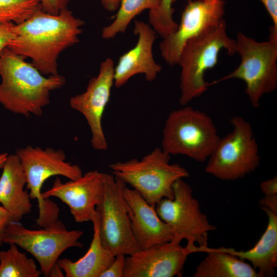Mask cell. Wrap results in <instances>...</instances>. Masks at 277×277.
<instances>
[{
  "label": "cell",
  "instance_id": "cell-12",
  "mask_svg": "<svg viewBox=\"0 0 277 277\" xmlns=\"http://www.w3.org/2000/svg\"><path fill=\"white\" fill-rule=\"evenodd\" d=\"M225 10L224 0H188L177 29L159 45L165 61L170 66L176 65L185 43L219 24Z\"/></svg>",
  "mask_w": 277,
  "mask_h": 277
},
{
  "label": "cell",
  "instance_id": "cell-2",
  "mask_svg": "<svg viewBox=\"0 0 277 277\" xmlns=\"http://www.w3.org/2000/svg\"><path fill=\"white\" fill-rule=\"evenodd\" d=\"M25 59L7 48L0 54V104L15 114L39 116L50 103L51 92L63 87L66 80L59 74H43Z\"/></svg>",
  "mask_w": 277,
  "mask_h": 277
},
{
  "label": "cell",
  "instance_id": "cell-4",
  "mask_svg": "<svg viewBox=\"0 0 277 277\" xmlns=\"http://www.w3.org/2000/svg\"><path fill=\"white\" fill-rule=\"evenodd\" d=\"M170 155L156 147L142 159L117 162L109 165L115 177L137 191L151 206L163 199H173V185L180 179L189 177L188 171L170 163Z\"/></svg>",
  "mask_w": 277,
  "mask_h": 277
},
{
  "label": "cell",
  "instance_id": "cell-30",
  "mask_svg": "<svg viewBox=\"0 0 277 277\" xmlns=\"http://www.w3.org/2000/svg\"><path fill=\"white\" fill-rule=\"evenodd\" d=\"M260 189L264 195L277 194V177L263 181L260 185Z\"/></svg>",
  "mask_w": 277,
  "mask_h": 277
},
{
  "label": "cell",
  "instance_id": "cell-26",
  "mask_svg": "<svg viewBox=\"0 0 277 277\" xmlns=\"http://www.w3.org/2000/svg\"><path fill=\"white\" fill-rule=\"evenodd\" d=\"M125 261V255L121 254L116 255L114 260L101 274L100 277H123Z\"/></svg>",
  "mask_w": 277,
  "mask_h": 277
},
{
  "label": "cell",
  "instance_id": "cell-22",
  "mask_svg": "<svg viewBox=\"0 0 277 277\" xmlns=\"http://www.w3.org/2000/svg\"><path fill=\"white\" fill-rule=\"evenodd\" d=\"M161 0H120V6L113 22L103 28L102 37L106 39L124 33L131 21L146 9L149 14L155 13L159 10Z\"/></svg>",
  "mask_w": 277,
  "mask_h": 277
},
{
  "label": "cell",
  "instance_id": "cell-5",
  "mask_svg": "<svg viewBox=\"0 0 277 277\" xmlns=\"http://www.w3.org/2000/svg\"><path fill=\"white\" fill-rule=\"evenodd\" d=\"M235 42L236 53L241 57L239 66L209 83V86L229 79L241 80L251 105L258 108L262 97L277 87V31L271 27L269 39L264 42H258L239 32Z\"/></svg>",
  "mask_w": 277,
  "mask_h": 277
},
{
  "label": "cell",
  "instance_id": "cell-15",
  "mask_svg": "<svg viewBox=\"0 0 277 277\" xmlns=\"http://www.w3.org/2000/svg\"><path fill=\"white\" fill-rule=\"evenodd\" d=\"M192 250L171 242L158 244L126 257L123 277L181 276Z\"/></svg>",
  "mask_w": 277,
  "mask_h": 277
},
{
  "label": "cell",
  "instance_id": "cell-31",
  "mask_svg": "<svg viewBox=\"0 0 277 277\" xmlns=\"http://www.w3.org/2000/svg\"><path fill=\"white\" fill-rule=\"evenodd\" d=\"M11 222L9 213L2 206L0 205V246L3 243V235L5 229Z\"/></svg>",
  "mask_w": 277,
  "mask_h": 277
},
{
  "label": "cell",
  "instance_id": "cell-8",
  "mask_svg": "<svg viewBox=\"0 0 277 277\" xmlns=\"http://www.w3.org/2000/svg\"><path fill=\"white\" fill-rule=\"evenodd\" d=\"M232 131L220 138L208 158L205 171L225 181H234L253 172L260 162L251 124L240 116L230 120Z\"/></svg>",
  "mask_w": 277,
  "mask_h": 277
},
{
  "label": "cell",
  "instance_id": "cell-27",
  "mask_svg": "<svg viewBox=\"0 0 277 277\" xmlns=\"http://www.w3.org/2000/svg\"><path fill=\"white\" fill-rule=\"evenodd\" d=\"M13 23H0V54L15 38Z\"/></svg>",
  "mask_w": 277,
  "mask_h": 277
},
{
  "label": "cell",
  "instance_id": "cell-18",
  "mask_svg": "<svg viewBox=\"0 0 277 277\" xmlns=\"http://www.w3.org/2000/svg\"><path fill=\"white\" fill-rule=\"evenodd\" d=\"M0 177V203L9 213L11 222H20L32 210L27 179L16 153L8 154Z\"/></svg>",
  "mask_w": 277,
  "mask_h": 277
},
{
  "label": "cell",
  "instance_id": "cell-17",
  "mask_svg": "<svg viewBox=\"0 0 277 277\" xmlns=\"http://www.w3.org/2000/svg\"><path fill=\"white\" fill-rule=\"evenodd\" d=\"M134 33L137 36L134 47L122 55L114 69V86L120 88L132 76L143 74L146 80L153 81L162 66L153 58L152 48L156 32L149 24L135 20Z\"/></svg>",
  "mask_w": 277,
  "mask_h": 277
},
{
  "label": "cell",
  "instance_id": "cell-21",
  "mask_svg": "<svg viewBox=\"0 0 277 277\" xmlns=\"http://www.w3.org/2000/svg\"><path fill=\"white\" fill-rule=\"evenodd\" d=\"M199 251L207 255L196 267L193 277H260L250 265L221 248L196 247L195 252Z\"/></svg>",
  "mask_w": 277,
  "mask_h": 277
},
{
  "label": "cell",
  "instance_id": "cell-6",
  "mask_svg": "<svg viewBox=\"0 0 277 277\" xmlns=\"http://www.w3.org/2000/svg\"><path fill=\"white\" fill-rule=\"evenodd\" d=\"M172 111L163 130L162 149L203 162L211 155L220 137L211 117L188 106Z\"/></svg>",
  "mask_w": 277,
  "mask_h": 277
},
{
  "label": "cell",
  "instance_id": "cell-19",
  "mask_svg": "<svg viewBox=\"0 0 277 277\" xmlns=\"http://www.w3.org/2000/svg\"><path fill=\"white\" fill-rule=\"evenodd\" d=\"M268 222L267 227L256 244L246 251L220 247L222 250L249 261L258 269L260 277L272 276L277 267V213L264 207Z\"/></svg>",
  "mask_w": 277,
  "mask_h": 277
},
{
  "label": "cell",
  "instance_id": "cell-3",
  "mask_svg": "<svg viewBox=\"0 0 277 277\" xmlns=\"http://www.w3.org/2000/svg\"><path fill=\"white\" fill-rule=\"evenodd\" d=\"M223 49L229 55L236 53L235 39L228 36L224 19L185 43L177 64L181 67L179 102L182 106L201 96L209 87L205 73L217 64Z\"/></svg>",
  "mask_w": 277,
  "mask_h": 277
},
{
  "label": "cell",
  "instance_id": "cell-28",
  "mask_svg": "<svg viewBox=\"0 0 277 277\" xmlns=\"http://www.w3.org/2000/svg\"><path fill=\"white\" fill-rule=\"evenodd\" d=\"M42 9L49 14H57L67 8L70 0H39Z\"/></svg>",
  "mask_w": 277,
  "mask_h": 277
},
{
  "label": "cell",
  "instance_id": "cell-14",
  "mask_svg": "<svg viewBox=\"0 0 277 277\" xmlns=\"http://www.w3.org/2000/svg\"><path fill=\"white\" fill-rule=\"evenodd\" d=\"M104 179V173L97 170L88 171L66 183L56 177L52 187L42 195L44 199L56 197L67 204L76 222H91L102 194Z\"/></svg>",
  "mask_w": 277,
  "mask_h": 277
},
{
  "label": "cell",
  "instance_id": "cell-13",
  "mask_svg": "<svg viewBox=\"0 0 277 277\" xmlns=\"http://www.w3.org/2000/svg\"><path fill=\"white\" fill-rule=\"evenodd\" d=\"M114 69L112 59L106 58L100 64L98 74L89 81L86 90L69 100L70 107L85 118L91 134V146L97 151L108 149L102 119L114 85Z\"/></svg>",
  "mask_w": 277,
  "mask_h": 277
},
{
  "label": "cell",
  "instance_id": "cell-20",
  "mask_svg": "<svg viewBox=\"0 0 277 277\" xmlns=\"http://www.w3.org/2000/svg\"><path fill=\"white\" fill-rule=\"evenodd\" d=\"M91 222L93 226V238L85 255L76 261L65 258L59 259L57 262L65 276L100 277L115 259V256L101 242L98 215L96 211Z\"/></svg>",
  "mask_w": 277,
  "mask_h": 277
},
{
  "label": "cell",
  "instance_id": "cell-23",
  "mask_svg": "<svg viewBox=\"0 0 277 277\" xmlns=\"http://www.w3.org/2000/svg\"><path fill=\"white\" fill-rule=\"evenodd\" d=\"M7 250L0 251V277H39L42 272L32 259L11 244Z\"/></svg>",
  "mask_w": 277,
  "mask_h": 277
},
{
  "label": "cell",
  "instance_id": "cell-11",
  "mask_svg": "<svg viewBox=\"0 0 277 277\" xmlns=\"http://www.w3.org/2000/svg\"><path fill=\"white\" fill-rule=\"evenodd\" d=\"M124 184L112 174L104 173L102 194L95 206L101 242L115 256L121 254L130 255L141 250L131 230L122 193Z\"/></svg>",
  "mask_w": 277,
  "mask_h": 277
},
{
  "label": "cell",
  "instance_id": "cell-32",
  "mask_svg": "<svg viewBox=\"0 0 277 277\" xmlns=\"http://www.w3.org/2000/svg\"><path fill=\"white\" fill-rule=\"evenodd\" d=\"M259 203L261 207H265L277 213V194L264 195Z\"/></svg>",
  "mask_w": 277,
  "mask_h": 277
},
{
  "label": "cell",
  "instance_id": "cell-33",
  "mask_svg": "<svg viewBox=\"0 0 277 277\" xmlns=\"http://www.w3.org/2000/svg\"><path fill=\"white\" fill-rule=\"evenodd\" d=\"M102 6L106 10L113 12L118 9L120 0H100Z\"/></svg>",
  "mask_w": 277,
  "mask_h": 277
},
{
  "label": "cell",
  "instance_id": "cell-9",
  "mask_svg": "<svg viewBox=\"0 0 277 277\" xmlns=\"http://www.w3.org/2000/svg\"><path fill=\"white\" fill-rule=\"evenodd\" d=\"M173 190V199H163L156 204L155 210L161 220L173 230V239L171 242L180 244L185 239L186 246L194 252L195 243L199 248L207 246L208 232L215 230L216 227L201 211L191 186L183 179L174 183Z\"/></svg>",
  "mask_w": 277,
  "mask_h": 277
},
{
  "label": "cell",
  "instance_id": "cell-10",
  "mask_svg": "<svg viewBox=\"0 0 277 277\" xmlns=\"http://www.w3.org/2000/svg\"><path fill=\"white\" fill-rule=\"evenodd\" d=\"M83 234L81 230H68L59 220L35 230L25 228L20 222H10L5 229L3 241L4 243L15 244L30 253L39 264L42 274L49 276L66 250L83 247L79 241Z\"/></svg>",
  "mask_w": 277,
  "mask_h": 277
},
{
  "label": "cell",
  "instance_id": "cell-1",
  "mask_svg": "<svg viewBox=\"0 0 277 277\" xmlns=\"http://www.w3.org/2000/svg\"><path fill=\"white\" fill-rule=\"evenodd\" d=\"M84 25L68 8L51 14L41 7L28 19L14 25L15 37L7 48L31 58V64L43 74L56 75L59 55L80 42Z\"/></svg>",
  "mask_w": 277,
  "mask_h": 277
},
{
  "label": "cell",
  "instance_id": "cell-25",
  "mask_svg": "<svg viewBox=\"0 0 277 277\" xmlns=\"http://www.w3.org/2000/svg\"><path fill=\"white\" fill-rule=\"evenodd\" d=\"M175 0H161L159 10L155 13L149 14V21L156 33L163 38L176 30L178 24L173 18V4Z\"/></svg>",
  "mask_w": 277,
  "mask_h": 277
},
{
  "label": "cell",
  "instance_id": "cell-35",
  "mask_svg": "<svg viewBox=\"0 0 277 277\" xmlns=\"http://www.w3.org/2000/svg\"><path fill=\"white\" fill-rule=\"evenodd\" d=\"M7 153H0V169L2 168L8 156Z\"/></svg>",
  "mask_w": 277,
  "mask_h": 277
},
{
  "label": "cell",
  "instance_id": "cell-16",
  "mask_svg": "<svg viewBox=\"0 0 277 277\" xmlns=\"http://www.w3.org/2000/svg\"><path fill=\"white\" fill-rule=\"evenodd\" d=\"M133 236L141 250L171 242L172 228L163 221L155 208L150 205L134 189L125 183L122 189Z\"/></svg>",
  "mask_w": 277,
  "mask_h": 277
},
{
  "label": "cell",
  "instance_id": "cell-7",
  "mask_svg": "<svg viewBox=\"0 0 277 277\" xmlns=\"http://www.w3.org/2000/svg\"><path fill=\"white\" fill-rule=\"evenodd\" d=\"M15 153L26 176L30 197L38 203L36 223L40 227L49 226L57 220L59 209L49 199H43L41 190L44 183L50 177L58 175L75 180L83 175L82 170L78 165L67 162L64 151L60 149L27 146L19 148Z\"/></svg>",
  "mask_w": 277,
  "mask_h": 277
},
{
  "label": "cell",
  "instance_id": "cell-24",
  "mask_svg": "<svg viewBox=\"0 0 277 277\" xmlns=\"http://www.w3.org/2000/svg\"><path fill=\"white\" fill-rule=\"evenodd\" d=\"M41 7L39 0H0V23L19 24Z\"/></svg>",
  "mask_w": 277,
  "mask_h": 277
},
{
  "label": "cell",
  "instance_id": "cell-29",
  "mask_svg": "<svg viewBox=\"0 0 277 277\" xmlns=\"http://www.w3.org/2000/svg\"><path fill=\"white\" fill-rule=\"evenodd\" d=\"M263 5L272 22V27L277 30V0H259Z\"/></svg>",
  "mask_w": 277,
  "mask_h": 277
},
{
  "label": "cell",
  "instance_id": "cell-34",
  "mask_svg": "<svg viewBox=\"0 0 277 277\" xmlns=\"http://www.w3.org/2000/svg\"><path fill=\"white\" fill-rule=\"evenodd\" d=\"M63 271L56 263L51 269L49 276H64Z\"/></svg>",
  "mask_w": 277,
  "mask_h": 277
}]
</instances>
